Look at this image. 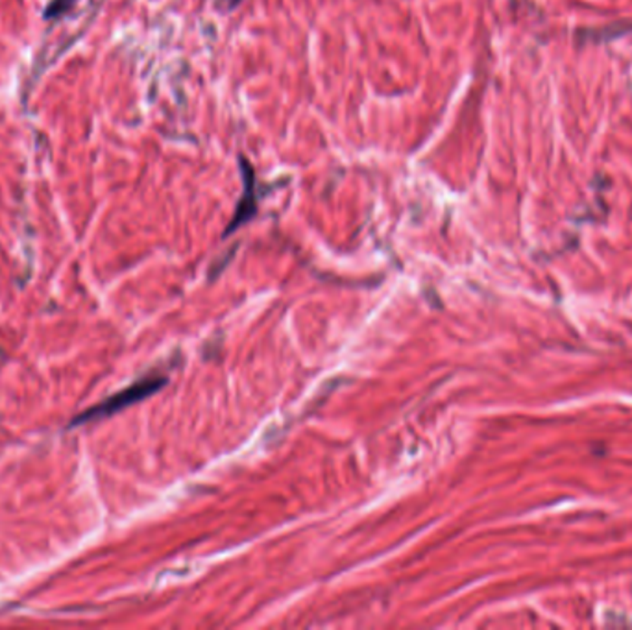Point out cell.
<instances>
[{"label":"cell","instance_id":"2","mask_svg":"<svg viewBox=\"0 0 632 630\" xmlns=\"http://www.w3.org/2000/svg\"><path fill=\"white\" fill-rule=\"evenodd\" d=\"M71 3H72V0H54V3H52V6L49 8V15L52 17V15H60L63 10H67L69 6H71Z\"/></svg>","mask_w":632,"mask_h":630},{"label":"cell","instance_id":"1","mask_svg":"<svg viewBox=\"0 0 632 630\" xmlns=\"http://www.w3.org/2000/svg\"><path fill=\"white\" fill-rule=\"evenodd\" d=\"M166 383V377L163 375H152V377H145V380L137 381L136 385L128 387L126 390L108 398L104 403L86 410L83 414H80L78 418H74L72 422H71V428L72 426H81V424H88V422H95V419H100V418H106V416H111L122 409H126L128 405H134L148 396H152L154 392H157L161 387H165Z\"/></svg>","mask_w":632,"mask_h":630}]
</instances>
